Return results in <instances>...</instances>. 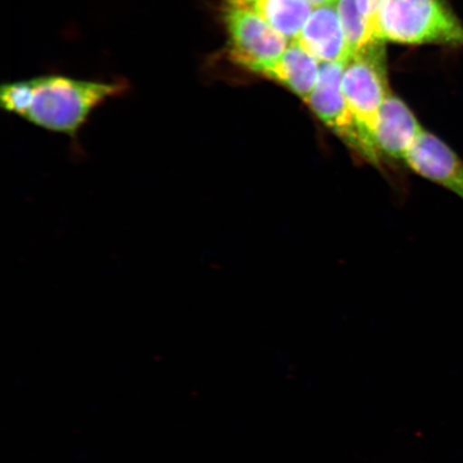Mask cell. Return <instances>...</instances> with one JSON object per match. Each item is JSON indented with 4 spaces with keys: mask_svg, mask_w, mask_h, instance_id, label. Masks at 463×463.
Here are the masks:
<instances>
[{
    "mask_svg": "<svg viewBox=\"0 0 463 463\" xmlns=\"http://www.w3.org/2000/svg\"><path fill=\"white\" fill-rule=\"evenodd\" d=\"M126 90L124 82L42 75L4 83L0 103L5 111L40 128L77 138L98 107Z\"/></svg>",
    "mask_w": 463,
    "mask_h": 463,
    "instance_id": "1",
    "label": "cell"
},
{
    "mask_svg": "<svg viewBox=\"0 0 463 463\" xmlns=\"http://www.w3.org/2000/svg\"><path fill=\"white\" fill-rule=\"evenodd\" d=\"M358 10L370 19H374L382 0H355Z\"/></svg>",
    "mask_w": 463,
    "mask_h": 463,
    "instance_id": "12",
    "label": "cell"
},
{
    "mask_svg": "<svg viewBox=\"0 0 463 463\" xmlns=\"http://www.w3.org/2000/svg\"><path fill=\"white\" fill-rule=\"evenodd\" d=\"M320 65L316 57L292 40L286 51L259 74L287 87L306 102L315 90Z\"/></svg>",
    "mask_w": 463,
    "mask_h": 463,
    "instance_id": "9",
    "label": "cell"
},
{
    "mask_svg": "<svg viewBox=\"0 0 463 463\" xmlns=\"http://www.w3.org/2000/svg\"><path fill=\"white\" fill-rule=\"evenodd\" d=\"M345 63L321 62L315 90L306 103L328 129L363 158L360 132L341 85Z\"/></svg>",
    "mask_w": 463,
    "mask_h": 463,
    "instance_id": "5",
    "label": "cell"
},
{
    "mask_svg": "<svg viewBox=\"0 0 463 463\" xmlns=\"http://www.w3.org/2000/svg\"><path fill=\"white\" fill-rule=\"evenodd\" d=\"M374 20L381 42L463 48V23L447 0H382Z\"/></svg>",
    "mask_w": 463,
    "mask_h": 463,
    "instance_id": "2",
    "label": "cell"
},
{
    "mask_svg": "<svg viewBox=\"0 0 463 463\" xmlns=\"http://www.w3.org/2000/svg\"><path fill=\"white\" fill-rule=\"evenodd\" d=\"M424 130L407 104L389 94L381 108L374 130V143L382 157L403 161Z\"/></svg>",
    "mask_w": 463,
    "mask_h": 463,
    "instance_id": "7",
    "label": "cell"
},
{
    "mask_svg": "<svg viewBox=\"0 0 463 463\" xmlns=\"http://www.w3.org/2000/svg\"><path fill=\"white\" fill-rule=\"evenodd\" d=\"M344 95L363 144V159L379 165L381 156L374 143V130L382 106L389 96L384 42H375L347 60L343 75Z\"/></svg>",
    "mask_w": 463,
    "mask_h": 463,
    "instance_id": "3",
    "label": "cell"
},
{
    "mask_svg": "<svg viewBox=\"0 0 463 463\" xmlns=\"http://www.w3.org/2000/svg\"><path fill=\"white\" fill-rule=\"evenodd\" d=\"M222 9L229 56L236 65L259 74L288 48V40L252 11L225 0Z\"/></svg>",
    "mask_w": 463,
    "mask_h": 463,
    "instance_id": "4",
    "label": "cell"
},
{
    "mask_svg": "<svg viewBox=\"0 0 463 463\" xmlns=\"http://www.w3.org/2000/svg\"><path fill=\"white\" fill-rule=\"evenodd\" d=\"M411 171L449 191L463 202V159L448 143L422 130L405 156Z\"/></svg>",
    "mask_w": 463,
    "mask_h": 463,
    "instance_id": "6",
    "label": "cell"
},
{
    "mask_svg": "<svg viewBox=\"0 0 463 463\" xmlns=\"http://www.w3.org/2000/svg\"><path fill=\"white\" fill-rule=\"evenodd\" d=\"M335 7L343 23L351 56L366 48L367 45L379 42L376 36L375 20L364 16L358 10L355 0H339Z\"/></svg>",
    "mask_w": 463,
    "mask_h": 463,
    "instance_id": "11",
    "label": "cell"
},
{
    "mask_svg": "<svg viewBox=\"0 0 463 463\" xmlns=\"http://www.w3.org/2000/svg\"><path fill=\"white\" fill-rule=\"evenodd\" d=\"M252 11L292 42L308 20L312 5L305 0H225Z\"/></svg>",
    "mask_w": 463,
    "mask_h": 463,
    "instance_id": "10",
    "label": "cell"
},
{
    "mask_svg": "<svg viewBox=\"0 0 463 463\" xmlns=\"http://www.w3.org/2000/svg\"><path fill=\"white\" fill-rule=\"evenodd\" d=\"M294 40L320 62L347 61L351 57L335 5L312 10Z\"/></svg>",
    "mask_w": 463,
    "mask_h": 463,
    "instance_id": "8",
    "label": "cell"
},
{
    "mask_svg": "<svg viewBox=\"0 0 463 463\" xmlns=\"http://www.w3.org/2000/svg\"><path fill=\"white\" fill-rule=\"evenodd\" d=\"M312 5V8L324 7V5H332L339 2V0H305Z\"/></svg>",
    "mask_w": 463,
    "mask_h": 463,
    "instance_id": "13",
    "label": "cell"
}]
</instances>
